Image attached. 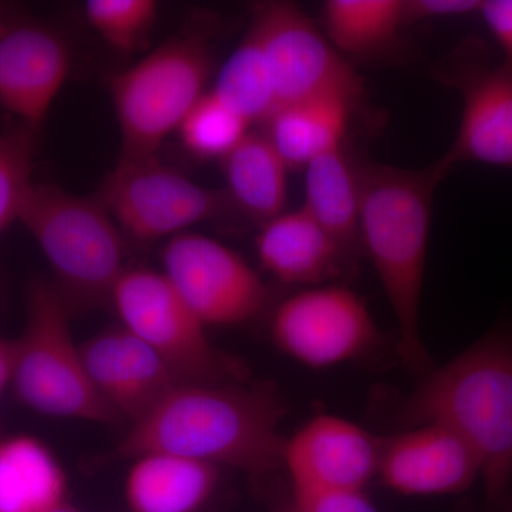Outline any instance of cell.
Returning <instances> with one entry per match:
<instances>
[{
	"mask_svg": "<svg viewBox=\"0 0 512 512\" xmlns=\"http://www.w3.org/2000/svg\"><path fill=\"white\" fill-rule=\"evenodd\" d=\"M284 403L272 387L242 383L178 384L116 450L124 460L165 453L212 466L265 474L281 466Z\"/></svg>",
	"mask_w": 512,
	"mask_h": 512,
	"instance_id": "6da1fadb",
	"label": "cell"
},
{
	"mask_svg": "<svg viewBox=\"0 0 512 512\" xmlns=\"http://www.w3.org/2000/svg\"><path fill=\"white\" fill-rule=\"evenodd\" d=\"M356 171L360 241L396 319L397 355L409 372L423 377L434 369L420 332L431 210L448 170L437 160L417 170L363 161Z\"/></svg>",
	"mask_w": 512,
	"mask_h": 512,
	"instance_id": "7a4b0ae2",
	"label": "cell"
},
{
	"mask_svg": "<svg viewBox=\"0 0 512 512\" xmlns=\"http://www.w3.org/2000/svg\"><path fill=\"white\" fill-rule=\"evenodd\" d=\"M393 417L402 429L441 423L460 434L480 463L488 510L504 512L512 480L511 326H497L421 377Z\"/></svg>",
	"mask_w": 512,
	"mask_h": 512,
	"instance_id": "3957f363",
	"label": "cell"
},
{
	"mask_svg": "<svg viewBox=\"0 0 512 512\" xmlns=\"http://www.w3.org/2000/svg\"><path fill=\"white\" fill-rule=\"evenodd\" d=\"M20 224L35 239L67 306L110 302L126 271L123 232L99 198L52 184H33Z\"/></svg>",
	"mask_w": 512,
	"mask_h": 512,
	"instance_id": "277c9868",
	"label": "cell"
},
{
	"mask_svg": "<svg viewBox=\"0 0 512 512\" xmlns=\"http://www.w3.org/2000/svg\"><path fill=\"white\" fill-rule=\"evenodd\" d=\"M12 386L20 403L45 416L100 424L120 420L87 375L70 330L69 306L55 284L42 279L29 286Z\"/></svg>",
	"mask_w": 512,
	"mask_h": 512,
	"instance_id": "5b68a950",
	"label": "cell"
},
{
	"mask_svg": "<svg viewBox=\"0 0 512 512\" xmlns=\"http://www.w3.org/2000/svg\"><path fill=\"white\" fill-rule=\"evenodd\" d=\"M211 52L197 35L168 39L136 64L114 74L110 94L121 134V156H157L205 94Z\"/></svg>",
	"mask_w": 512,
	"mask_h": 512,
	"instance_id": "8992f818",
	"label": "cell"
},
{
	"mask_svg": "<svg viewBox=\"0 0 512 512\" xmlns=\"http://www.w3.org/2000/svg\"><path fill=\"white\" fill-rule=\"evenodd\" d=\"M110 302L123 328L136 336L185 384L235 383L245 370L208 339L207 326L195 315L163 272L126 269Z\"/></svg>",
	"mask_w": 512,
	"mask_h": 512,
	"instance_id": "52a82bcc",
	"label": "cell"
},
{
	"mask_svg": "<svg viewBox=\"0 0 512 512\" xmlns=\"http://www.w3.org/2000/svg\"><path fill=\"white\" fill-rule=\"evenodd\" d=\"M96 197L123 234L143 242L171 239L217 220L232 204L225 192L188 180L157 156L120 157Z\"/></svg>",
	"mask_w": 512,
	"mask_h": 512,
	"instance_id": "ba28073f",
	"label": "cell"
},
{
	"mask_svg": "<svg viewBox=\"0 0 512 512\" xmlns=\"http://www.w3.org/2000/svg\"><path fill=\"white\" fill-rule=\"evenodd\" d=\"M251 25L264 47L276 110L332 94L353 101L359 97L362 83L357 74L298 6L261 3L254 10Z\"/></svg>",
	"mask_w": 512,
	"mask_h": 512,
	"instance_id": "9c48e42d",
	"label": "cell"
},
{
	"mask_svg": "<svg viewBox=\"0 0 512 512\" xmlns=\"http://www.w3.org/2000/svg\"><path fill=\"white\" fill-rule=\"evenodd\" d=\"M272 340L305 366L323 369L366 356L379 343L372 313L345 286H312L276 308Z\"/></svg>",
	"mask_w": 512,
	"mask_h": 512,
	"instance_id": "30bf717a",
	"label": "cell"
},
{
	"mask_svg": "<svg viewBox=\"0 0 512 512\" xmlns=\"http://www.w3.org/2000/svg\"><path fill=\"white\" fill-rule=\"evenodd\" d=\"M161 258L163 274L205 326L241 325L264 311V281L221 242L184 232L168 239Z\"/></svg>",
	"mask_w": 512,
	"mask_h": 512,
	"instance_id": "8fae6325",
	"label": "cell"
},
{
	"mask_svg": "<svg viewBox=\"0 0 512 512\" xmlns=\"http://www.w3.org/2000/svg\"><path fill=\"white\" fill-rule=\"evenodd\" d=\"M481 52L467 46L446 74L463 99L456 140L440 158L448 171L461 163L512 170V66L490 63Z\"/></svg>",
	"mask_w": 512,
	"mask_h": 512,
	"instance_id": "7c38bea8",
	"label": "cell"
},
{
	"mask_svg": "<svg viewBox=\"0 0 512 512\" xmlns=\"http://www.w3.org/2000/svg\"><path fill=\"white\" fill-rule=\"evenodd\" d=\"M72 52L56 30L22 22L0 28V107L39 133L69 79Z\"/></svg>",
	"mask_w": 512,
	"mask_h": 512,
	"instance_id": "4fadbf2b",
	"label": "cell"
},
{
	"mask_svg": "<svg viewBox=\"0 0 512 512\" xmlns=\"http://www.w3.org/2000/svg\"><path fill=\"white\" fill-rule=\"evenodd\" d=\"M377 476L404 495L458 494L480 477V463L456 431L426 423L380 440Z\"/></svg>",
	"mask_w": 512,
	"mask_h": 512,
	"instance_id": "5bb4252c",
	"label": "cell"
},
{
	"mask_svg": "<svg viewBox=\"0 0 512 512\" xmlns=\"http://www.w3.org/2000/svg\"><path fill=\"white\" fill-rule=\"evenodd\" d=\"M380 440L342 417L319 414L285 441L293 491H365L377 476Z\"/></svg>",
	"mask_w": 512,
	"mask_h": 512,
	"instance_id": "9a60e30c",
	"label": "cell"
},
{
	"mask_svg": "<svg viewBox=\"0 0 512 512\" xmlns=\"http://www.w3.org/2000/svg\"><path fill=\"white\" fill-rule=\"evenodd\" d=\"M94 389L117 416L136 423L183 384L154 350L121 326L80 346Z\"/></svg>",
	"mask_w": 512,
	"mask_h": 512,
	"instance_id": "2e32d148",
	"label": "cell"
},
{
	"mask_svg": "<svg viewBox=\"0 0 512 512\" xmlns=\"http://www.w3.org/2000/svg\"><path fill=\"white\" fill-rule=\"evenodd\" d=\"M256 252L265 271L278 281L309 288L338 278L346 256L303 205L262 224Z\"/></svg>",
	"mask_w": 512,
	"mask_h": 512,
	"instance_id": "e0dca14e",
	"label": "cell"
},
{
	"mask_svg": "<svg viewBox=\"0 0 512 512\" xmlns=\"http://www.w3.org/2000/svg\"><path fill=\"white\" fill-rule=\"evenodd\" d=\"M133 461L124 487L131 512H197L220 478V467L175 454H146Z\"/></svg>",
	"mask_w": 512,
	"mask_h": 512,
	"instance_id": "ac0fdd59",
	"label": "cell"
},
{
	"mask_svg": "<svg viewBox=\"0 0 512 512\" xmlns=\"http://www.w3.org/2000/svg\"><path fill=\"white\" fill-rule=\"evenodd\" d=\"M221 164L229 198L252 220L262 225L286 211L289 168L265 131H249Z\"/></svg>",
	"mask_w": 512,
	"mask_h": 512,
	"instance_id": "d6986e66",
	"label": "cell"
},
{
	"mask_svg": "<svg viewBox=\"0 0 512 512\" xmlns=\"http://www.w3.org/2000/svg\"><path fill=\"white\" fill-rule=\"evenodd\" d=\"M62 466L35 437L0 443V512H49L67 500Z\"/></svg>",
	"mask_w": 512,
	"mask_h": 512,
	"instance_id": "ffe728a7",
	"label": "cell"
},
{
	"mask_svg": "<svg viewBox=\"0 0 512 512\" xmlns=\"http://www.w3.org/2000/svg\"><path fill=\"white\" fill-rule=\"evenodd\" d=\"M355 101L339 94L279 107L266 121V136L292 168H305L312 158L343 144Z\"/></svg>",
	"mask_w": 512,
	"mask_h": 512,
	"instance_id": "44dd1931",
	"label": "cell"
},
{
	"mask_svg": "<svg viewBox=\"0 0 512 512\" xmlns=\"http://www.w3.org/2000/svg\"><path fill=\"white\" fill-rule=\"evenodd\" d=\"M303 207L346 255L359 244V180L343 144L328 148L306 165Z\"/></svg>",
	"mask_w": 512,
	"mask_h": 512,
	"instance_id": "7402d4cb",
	"label": "cell"
},
{
	"mask_svg": "<svg viewBox=\"0 0 512 512\" xmlns=\"http://www.w3.org/2000/svg\"><path fill=\"white\" fill-rule=\"evenodd\" d=\"M322 22L339 53L366 56L386 49L403 28V0H328Z\"/></svg>",
	"mask_w": 512,
	"mask_h": 512,
	"instance_id": "603a6c76",
	"label": "cell"
},
{
	"mask_svg": "<svg viewBox=\"0 0 512 512\" xmlns=\"http://www.w3.org/2000/svg\"><path fill=\"white\" fill-rule=\"evenodd\" d=\"M211 92L251 126L265 124L275 113L274 83L254 26L222 66Z\"/></svg>",
	"mask_w": 512,
	"mask_h": 512,
	"instance_id": "cb8c5ba5",
	"label": "cell"
},
{
	"mask_svg": "<svg viewBox=\"0 0 512 512\" xmlns=\"http://www.w3.org/2000/svg\"><path fill=\"white\" fill-rule=\"evenodd\" d=\"M249 127L210 90L188 111L177 133L192 156L222 161L251 131Z\"/></svg>",
	"mask_w": 512,
	"mask_h": 512,
	"instance_id": "d4e9b609",
	"label": "cell"
},
{
	"mask_svg": "<svg viewBox=\"0 0 512 512\" xmlns=\"http://www.w3.org/2000/svg\"><path fill=\"white\" fill-rule=\"evenodd\" d=\"M39 133L15 121L0 131V234L18 222L33 183Z\"/></svg>",
	"mask_w": 512,
	"mask_h": 512,
	"instance_id": "484cf974",
	"label": "cell"
},
{
	"mask_svg": "<svg viewBox=\"0 0 512 512\" xmlns=\"http://www.w3.org/2000/svg\"><path fill=\"white\" fill-rule=\"evenodd\" d=\"M154 0H89L84 5L87 22L111 47L133 53L144 46L158 19Z\"/></svg>",
	"mask_w": 512,
	"mask_h": 512,
	"instance_id": "4316f807",
	"label": "cell"
},
{
	"mask_svg": "<svg viewBox=\"0 0 512 512\" xmlns=\"http://www.w3.org/2000/svg\"><path fill=\"white\" fill-rule=\"evenodd\" d=\"M293 508L298 512H379L365 491H293Z\"/></svg>",
	"mask_w": 512,
	"mask_h": 512,
	"instance_id": "83f0119b",
	"label": "cell"
},
{
	"mask_svg": "<svg viewBox=\"0 0 512 512\" xmlns=\"http://www.w3.org/2000/svg\"><path fill=\"white\" fill-rule=\"evenodd\" d=\"M481 6V0H403L404 23L471 15L480 12Z\"/></svg>",
	"mask_w": 512,
	"mask_h": 512,
	"instance_id": "f1b7e54d",
	"label": "cell"
},
{
	"mask_svg": "<svg viewBox=\"0 0 512 512\" xmlns=\"http://www.w3.org/2000/svg\"><path fill=\"white\" fill-rule=\"evenodd\" d=\"M480 12L512 66V0H487Z\"/></svg>",
	"mask_w": 512,
	"mask_h": 512,
	"instance_id": "f546056e",
	"label": "cell"
},
{
	"mask_svg": "<svg viewBox=\"0 0 512 512\" xmlns=\"http://www.w3.org/2000/svg\"><path fill=\"white\" fill-rule=\"evenodd\" d=\"M16 340L0 339V397L12 384L15 369Z\"/></svg>",
	"mask_w": 512,
	"mask_h": 512,
	"instance_id": "4dcf8cb0",
	"label": "cell"
},
{
	"mask_svg": "<svg viewBox=\"0 0 512 512\" xmlns=\"http://www.w3.org/2000/svg\"><path fill=\"white\" fill-rule=\"evenodd\" d=\"M49 512H82L80 510H77L76 507H74L73 504H70L69 500L63 501V503H60L57 505V507L53 508V510H50Z\"/></svg>",
	"mask_w": 512,
	"mask_h": 512,
	"instance_id": "1f68e13d",
	"label": "cell"
},
{
	"mask_svg": "<svg viewBox=\"0 0 512 512\" xmlns=\"http://www.w3.org/2000/svg\"><path fill=\"white\" fill-rule=\"evenodd\" d=\"M504 512H512V494L510 500H508L507 507H505Z\"/></svg>",
	"mask_w": 512,
	"mask_h": 512,
	"instance_id": "d6a6232c",
	"label": "cell"
},
{
	"mask_svg": "<svg viewBox=\"0 0 512 512\" xmlns=\"http://www.w3.org/2000/svg\"><path fill=\"white\" fill-rule=\"evenodd\" d=\"M285 512H298V511H296L295 508L292 507L291 510H288V511H285Z\"/></svg>",
	"mask_w": 512,
	"mask_h": 512,
	"instance_id": "836d02e7",
	"label": "cell"
}]
</instances>
